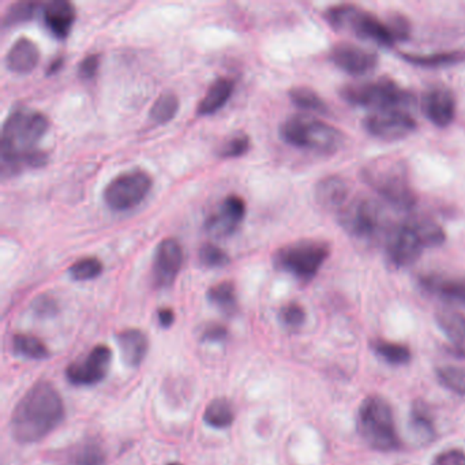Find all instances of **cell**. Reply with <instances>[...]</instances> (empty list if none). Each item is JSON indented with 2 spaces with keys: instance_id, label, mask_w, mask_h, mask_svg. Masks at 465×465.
Listing matches in <instances>:
<instances>
[{
  "instance_id": "obj_3",
  "label": "cell",
  "mask_w": 465,
  "mask_h": 465,
  "mask_svg": "<svg viewBox=\"0 0 465 465\" xmlns=\"http://www.w3.org/2000/svg\"><path fill=\"white\" fill-rule=\"evenodd\" d=\"M445 231L429 217H410L389 228L385 250L389 263L394 268L412 265L427 247H437L445 242Z\"/></svg>"
},
{
  "instance_id": "obj_34",
  "label": "cell",
  "mask_w": 465,
  "mask_h": 465,
  "mask_svg": "<svg viewBox=\"0 0 465 465\" xmlns=\"http://www.w3.org/2000/svg\"><path fill=\"white\" fill-rule=\"evenodd\" d=\"M437 377L445 388L465 396V366L446 364L437 369Z\"/></svg>"
},
{
  "instance_id": "obj_8",
  "label": "cell",
  "mask_w": 465,
  "mask_h": 465,
  "mask_svg": "<svg viewBox=\"0 0 465 465\" xmlns=\"http://www.w3.org/2000/svg\"><path fill=\"white\" fill-rule=\"evenodd\" d=\"M341 97L350 104L371 108L374 111L402 110L415 102L411 92L405 91L388 77L371 83L344 86L341 89Z\"/></svg>"
},
{
  "instance_id": "obj_13",
  "label": "cell",
  "mask_w": 465,
  "mask_h": 465,
  "mask_svg": "<svg viewBox=\"0 0 465 465\" xmlns=\"http://www.w3.org/2000/svg\"><path fill=\"white\" fill-rule=\"evenodd\" d=\"M364 129L380 140L396 141L415 132L416 121L405 110L374 111L364 119Z\"/></svg>"
},
{
  "instance_id": "obj_21",
  "label": "cell",
  "mask_w": 465,
  "mask_h": 465,
  "mask_svg": "<svg viewBox=\"0 0 465 465\" xmlns=\"http://www.w3.org/2000/svg\"><path fill=\"white\" fill-rule=\"evenodd\" d=\"M40 62V50L36 43L28 37H21L10 48L6 56L9 70L17 74H26L36 69Z\"/></svg>"
},
{
  "instance_id": "obj_38",
  "label": "cell",
  "mask_w": 465,
  "mask_h": 465,
  "mask_svg": "<svg viewBox=\"0 0 465 465\" xmlns=\"http://www.w3.org/2000/svg\"><path fill=\"white\" fill-rule=\"evenodd\" d=\"M200 261L206 268H223L230 263V257L216 244L205 243L200 249Z\"/></svg>"
},
{
  "instance_id": "obj_19",
  "label": "cell",
  "mask_w": 465,
  "mask_h": 465,
  "mask_svg": "<svg viewBox=\"0 0 465 465\" xmlns=\"http://www.w3.org/2000/svg\"><path fill=\"white\" fill-rule=\"evenodd\" d=\"M351 186L347 179L331 175L318 182L315 198L322 208L339 213L350 203Z\"/></svg>"
},
{
  "instance_id": "obj_2",
  "label": "cell",
  "mask_w": 465,
  "mask_h": 465,
  "mask_svg": "<svg viewBox=\"0 0 465 465\" xmlns=\"http://www.w3.org/2000/svg\"><path fill=\"white\" fill-rule=\"evenodd\" d=\"M50 121L39 111L18 110L7 116L2 132L0 167L2 175L15 176L25 168L24 157L36 151L35 145L45 137Z\"/></svg>"
},
{
  "instance_id": "obj_45",
  "label": "cell",
  "mask_w": 465,
  "mask_h": 465,
  "mask_svg": "<svg viewBox=\"0 0 465 465\" xmlns=\"http://www.w3.org/2000/svg\"><path fill=\"white\" fill-rule=\"evenodd\" d=\"M159 322L163 328H170L173 326V323L175 322V312H173V309H160L159 310Z\"/></svg>"
},
{
  "instance_id": "obj_16",
  "label": "cell",
  "mask_w": 465,
  "mask_h": 465,
  "mask_svg": "<svg viewBox=\"0 0 465 465\" xmlns=\"http://www.w3.org/2000/svg\"><path fill=\"white\" fill-rule=\"evenodd\" d=\"M331 59L339 69L351 75L369 74L378 64L375 54L350 43L334 45L331 51Z\"/></svg>"
},
{
  "instance_id": "obj_33",
  "label": "cell",
  "mask_w": 465,
  "mask_h": 465,
  "mask_svg": "<svg viewBox=\"0 0 465 465\" xmlns=\"http://www.w3.org/2000/svg\"><path fill=\"white\" fill-rule=\"evenodd\" d=\"M290 99L296 107L301 110L314 111V113L325 114L328 105L323 102L322 97L307 86H295L290 91Z\"/></svg>"
},
{
  "instance_id": "obj_10",
  "label": "cell",
  "mask_w": 465,
  "mask_h": 465,
  "mask_svg": "<svg viewBox=\"0 0 465 465\" xmlns=\"http://www.w3.org/2000/svg\"><path fill=\"white\" fill-rule=\"evenodd\" d=\"M337 220L345 232L361 241L378 238L383 231L388 233L385 211L372 198H353L337 213Z\"/></svg>"
},
{
  "instance_id": "obj_26",
  "label": "cell",
  "mask_w": 465,
  "mask_h": 465,
  "mask_svg": "<svg viewBox=\"0 0 465 465\" xmlns=\"http://www.w3.org/2000/svg\"><path fill=\"white\" fill-rule=\"evenodd\" d=\"M401 58L408 64L420 67H445L465 62L464 51H449V53L431 54V55H415L401 53Z\"/></svg>"
},
{
  "instance_id": "obj_18",
  "label": "cell",
  "mask_w": 465,
  "mask_h": 465,
  "mask_svg": "<svg viewBox=\"0 0 465 465\" xmlns=\"http://www.w3.org/2000/svg\"><path fill=\"white\" fill-rule=\"evenodd\" d=\"M43 13H45V23L48 31L56 39H67L74 26L75 18H77V10H75L74 5L67 0H51L45 4Z\"/></svg>"
},
{
  "instance_id": "obj_15",
  "label": "cell",
  "mask_w": 465,
  "mask_h": 465,
  "mask_svg": "<svg viewBox=\"0 0 465 465\" xmlns=\"http://www.w3.org/2000/svg\"><path fill=\"white\" fill-rule=\"evenodd\" d=\"M246 216V203L239 195H228L219 209L206 220L205 228L214 238L232 235Z\"/></svg>"
},
{
  "instance_id": "obj_24",
  "label": "cell",
  "mask_w": 465,
  "mask_h": 465,
  "mask_svg": "<svg viewBox=\"0 0 465 465\" xmlns=\"http://www.w3.org/2000/svg\"><path fill=\"white\" fill-rule=\"evenodd\" d=\"M67 465H105L107 457L99 440H83L67 451Z\"/></svg>"
},
{
  "instance_id": "obj_31",
  "label": "cell",
  "mask_w": 465,
  "mask_h": 465,
  "mask_svg": "<svg viewBox=\"0 0 465 465\" xmlns=\"http://www.w3.org/2000/svg\"><path fill=\"white\" fill-rule=\"evenodd\" d=\"M371 347L380 358L393 366H402L411 361L410 348L407 345L400 344V342L378 339L372 341Z\"/></svg>"
},
{
  "instance_id": "obj_35",
  "label": "cell",
  "mask_w": 465,
  "mask_h": 465,
  "mask_svg": "<svg viewBox=\"0 0 465 465\" xmlns=\"http://www.w3.org/2000/svg\"><path fill=\"white\" fill-rule=\"evenodd\" d=\"M102 261L96 257H85L75 261L69 268V274L75 282H88L96 279L103 273Z\"/></svg>"
},
{
  "instance_id": "obj_39",
  "label": "cell",
  "mask_w": 465,
  "mask_h": 465,
  "mask_svg": "<svg viewBox=\"0 0 465 465\" xmlns=\"http://www.w3.org/2000/svg\"><path fill=\"white\" fill-rule=\"evenodd\" d=\"M280 318H282L284 325L288 328H301L306 321V312H304L302 304L296 303V302H291V303L285 304L280 310Z\"/></svg>"
},
{
  "instance_id": "obj_17",
  "label": "cell",
  "mask_w": 465,
  "mask_h": 465,
  "mask_svg": "<svg viewBox=\"0 0 465 465\" xmlns=\"http://www.w3.org/2000/svg\"><path fill=\"white\" fill-rule=\"evenodd\" d=\"M421 107L429 121L438 127L449 126L456 116V100L453 94L442 86L427 91Z\"/></svg>"
},
{
  "instance_id": "obj_28",
  "label": "cell",
  "mask_w": 465,
  "mask_h": 465,
  "mask_svg": "<svg viewBox=\"0 0 465 465\" xmlns=\"http://www.w3.org/2000/svg\"><path fill=\"white\" fill-rule=\"evenodd\" d=\"M208 299L225 314L232 315L238 312L236 288L232 282H222L209 288Z\"/></svg>"
},
{
  "instance_id": "obj_30",
  "label": "cell",
  "mask_w": 465,
  "mask_h": 465,
  "mask_svg": "<svg viewBox=\"0 0 465 465\" xmlns=\"http://www.w3.org/2000/svg\"><path fill=\"white\" fill-rule=\"evenodd\" d=\"M13 348L18 355L35 359V361L50 358V350H48L47 345L39 337L32 336V334H15L13 337Z\"/></svg>"
},
{
  "instance_id": "obj_22",
  "label": "cell",
  "mask_w": 465,
  "mask_h": 465,
  "mask_svg": "<svg viewBox=\"0 0 465 465\" xmlns=\"http://www.w3.org/2000/svg\"><path fill=\"white\" fill-rule=\"evenodd\" d=\"M421 287L445 301L465 304V280L456 277L426 274L419 279Z\"/></svg>"
},
{
  "instance_id": "obj_44",
  "label": "cell",
  "mask_w": 465,
  "mask_h": 465,
  "mask_svg": "<svg viewBox=\"0 0 465 465\" xmlns=\"http://www.w3.org/2000/svg\"><path fill=\"white\" fill-rule=\"evenodd\" d=\"M228 329L222 323H209L203 331V341L222 342L227 340Z\"/></svg>"
},
{
  "instance_id": "obj_41",
  "label": "cell",
  "mask_w": 465,
  "mask_h": 465,
  "mask_svg": "<svg viewBox=\"0 0 465 465\" xmlns=\"http://www.w3.org/2000/svg\"><path fill=\"white\" fill-rule=\"evenodd\" d=\"M100 66V55L99 54H91V55L85 56L78 66V75L83 80H94L96 77L97 72H99Z\"/></svg>"
},
{
  "instance_id": "obj_11",
  "label": "cell",
  "mask_w": 465,
  "mask_h": 465,
  "mask_svg": "<svg viewBox=\"0 0 465 465\" xmlns=\"http://www.w3.org/2000/svg\"><path fill=\"white\" fill-rule=\"evenodd\" d=\"M152 176L146 171L121 173L107 184L103 198L113 211L124 212L140 205L152 190Z\"/></svg>"
},
{
  "instance_id": "obj_46",
  "label": "cell",
  "mask_w": 465,
  "mask_h": 465,
  "mask_svg": "<svg viewBox=\"0 0 465 465\" xmlns=\"http://www.w3.org/2000/svg\"><path fill=\"white\" fill-rule=\"evenodd\" d=\"M64 56H58V58L54 59L53 62H51L50 66H48L47 72H45V74L50 77V75L56 74V73L61 72L62 67H64Z\"/></svg>"
},
{
  "instance_id": "obj_42",
  "label": "cell",
  "mask_w": 465,
  "mask_h": 465,
  "mask_svg": "<svg viewBox=\"0 0 465 465\" xmlns=\"http://www.w3.org/2000/svg\"><path fill=\"white\" fill-rule=\"evenodd\" d=\"M34 310L39 317H53L58 312V303L50 295H42L35 301Z\"/></svg>"
},
{
  "instance_id": "obj_9",
  "label": "cell",
  "mask_w": 465,
  "mask_h": 465,
  "mask_svg": "<svg viewBox=\"0 0 465 465\" xmlns=\"http://www.w3.org/2000/svg\"><path fill=\"white\" fill-rule=\"evenodd\" d=\"M325 20L336 31L350 29L361 39L372 40L383 47H393L396 43L388 24H383L375 15L353 5L329 7L325 12Z\"/></svg>"
},
{
  "instance_id": "obj_20",
  "label": "cell",
  "mask_w": 465,
  "mask_h": 465,
  "mask_svg": "<svg viewBox=\"0 0 465 465\" xmlns=\"http://www.w3.org/2000/svg\"><path fill=\"white\" fill-rule=\"evenodd\" d=\"M119 350L124 363L129 367H138L145 359L149 350V339L140 329H126L116 334Z\"/></svg>"
},
{
  "instance_id": "obj_47",
  "label": "cell",
  "mask_w": 465,
  "mask_h": 465,
  "mask_svg": "<svg viewBox=\"0 0 465 465\" xmlns=\"http://www.w3.org/2000/svg\"><path fill=\"white\" fill-rule=\"evenodd\" d=\"M168 465H182L181 462H170Z\"/></svg>"
},
{
  "instance_id": "obj_40",
  "label": "cell",
  "mask_w": 465,
  "mask_h": 465,
  "mask_svg": "<svg viewBox=\"0 0 465 465\" xmlns=\"http://www.w3.org/2000/svg\"><path fill=\"white\" fill-rule=\"evenodd\" d=\"M388 25L396 42H405V40L410 39V23H408L407 18L402 17L401 15H396L391 17Z\"/></svg>"
},
{
  "instance_id": "obj_6",
  "label": "cell",
  "mask_w": 465,
  "mask_h": 465,
  "mask_svg": "<svg viewBox=\"0 0 465 465\" xmlns=\"http://www.w3.org/2000/svg\"><path fill=\"white\" fill-rule=\"evenodd\" d=\"M285 143L299 149L331 154L341 148L344 135L336 127L309 115H293L280 127Z\"/></svg>"
},
{
  "instance_id": "obj_4",
  "label": "cell",
  "mask_w": 465,
  "mask_h": 465,
  "mask_svg": "<svg viewBox=\"0 0 465 465\" xmlns=\"http://www.w3.org/2000/svg\"><path fill=\"white\" fill-rule=\"evenodd\" d=\"M361 176L367 186L394 208L411 209L418 203V195L410 181V170L404 162L396 157L372 160L364 165Z\"/></svg>"
},
{
  "instance_id": "obj_14",
  "label": "cell",
  "mask_w": 465,
  "mask_h": 465,
  "mask_svg": "<svg viewBox=\"0 0 465 465\" xmlns=\"http://www.w3.org/2000/svg\"><path fill=\"white\" fill-rule=\"evenodd\" d=\"M183 247L176 239H163L157 246L153 260V284L156 288H168L175 282L183 266Z\"/></svg>"
},
{
  "instance_id": "obj_7",
  "label": "cell",
  "mask_w": 465,
  "mask_h": 465,
  "mask_svg": "<svg viewBox=\"0 0 465 465\" xmlns=\"http://www.w3.org/2000/svg\"><path fill=\"white\" fill-rule=\"evenodd\" d=\"M331 244L325 241L306 239L293 242L277 250L274 265L301 282H309L317 276L323 263L331 257Z\"/></svg>"
},
{
  "instance_id": "obj_37",
  "label": "cell",
  "mask_w": 465,
  "mask_h": 465,
  "mask_svg": "<svg viewBox=\"0 0 465 465\" xmlns=\"http://www.w3.org/2000/svg\"><path fill=\"white\" fill-rule=\"evenodd\" d=\"M250 137L244 133H238L232 135L227 143H223L219 149V156L223 159H236V157L244 156L250 151Z\"/></svg>"
},
{
  "instance_id": "obj_36",
  "label": "cell",
  "mask_w": 465,
  "mask_h": 465,
  "mask_svg": "<svg viewBox=\"0 0 465 465\" xmlns=\"http://www.w3.org/2000/svg\"><path fill=\"white\" fill-rule=\"evenodd\" d=\"M39 6L40 5L36 2H17V4L12 5L5 15L4 25L15 26L17 24L31 21L36 15Z\"/></svg>"
},
{
  "instance_id": "obj_29",
  "label": "cell",
  "mask_w": 465,
  "mask_h": 465,
  "mask_svg": "<svg viewBox=\"0 0 465 465\" xmlns=\"http://www.w3.org/2000/svg\"><path fill=\"white\" fill-rule=\"evenodd\" d=\"M411 429L421 442L434 440L435 429L429 408L421 401L416 402L411 411Z\"/></svg>"
},
{
  "instance_id": "obj_5",
  "label": "cell",
  "mask_w": 465,
  "mask_h": 465,
  "mask_svg": "<svg viewBox=\"0 0 465 465\" xmlns=\"http://www.w3.org/2000/svg\"><path fill=\"white\" fill-rule=\"evenodd\" d=\"M359 434L364 442L378 451H393L400 448L393 411L381 396L363 400L358 412Z\"/></svg>"
},
{
  "instance_id": "obj_32",
  "label": "cell",
  "mask_w": 465,
  "mask_h": 465,
  "mask_svg": "<svg viewBox=\"0 0 465 465\" xmlns=\"http://www.w3.org/2000/svg\"><path fill=\"white\" fill-rule=\"evenodd\" d=\"M179 111V99L173 92H165L160 94L159 99L152 105L151 116L152 121L157 124H170Z\"/></svg>"
},
{
  "instance_id": "obj_12",
  "label": "cell",
  "mask_w": 465,
  "mask_h": 465,
  "mask_svg": "<svg viewBox=\"0 0 465 465\" xmlns=\"http://www.w3.org/2000/svg\"><path fill=\"white\" fill-rule=\"evenodd\" d=\"M111 361V348L104 344L96 345L83 361H74L67 367V380L74 386L96 385L107 377Z\"/></svg>"
},
{
  "instance_id": "obj_23",
  "label": "cell",
  "mask_w": 465,
  "mask_h": 465,
  "mask_svg": "<svg viewBox=\"0 0 465 465\" xmlns=\"http://www.w3.org/2000/svg\"><path fill=\"white\" fill-rule=\"evenodd\" d=\"M235 91V83L231 78L220 77L209 86L205 96L197 107L198 115H213L222 110Z\"/></svg>"
},
{
  "instance_id": "obj_25",
  "label": "cell",
  "mask_w": 465,
  "mask_h": 465,
  "mask_svg": "<svg viewBox=\"0 0 465 465\" xmlns=\"http://www.w3.org/2000/svg\"><path fill=\"white\" fill-rule=\"evenodd\" d=\"M438 325L453 344H465V315L451 309H442L435 314Z\"/></svg>"
},
{
  "instance_id": "obj_27",
  "label": "cell",
  "mask_w": 465,
  "mask_h": 465,
  "mask_svg": "<svg viewBox=\"0 0 465 465\" xmlns=\"http://www.w3.org/2000/svg\"><path fill=\"white\" fill-rule=\"evenodd\" d=\"M203 420L213 429H228L235 420V411L227 399H216L206 407Z\"/></svg>"
},
{
  "instance_id": "obj_43",
  "label": "cell",
  "mask_w": 465,
  "mask_h": 465,
  "mask_svg": "<svg viewBox=\"0 0 465 465\" xmlns=\"http://www.w3.org/2000/svg\"><path fill=\"white\" fill-rule=\"evenodd\" d=\"M432 465H465V451L449 449L435 457Z\"/></svg>"
},
{
  "instance_id": "obj_1",
  "label": "cell",
  "mask_w": 465,
  "mask_h": 465,
  "mask_svg": "<svg viewBox=\"0 0 465 465\" xmlns=\"http://www.w3.org/2000/svg\"><path fill=\"white\" fill-rule=\"evenodd\" d=\"M64 419V404L58 389L48 382L35 383L20 400L12 416V434L20 443H36Z\"/></svg>"
}]
</instances>
